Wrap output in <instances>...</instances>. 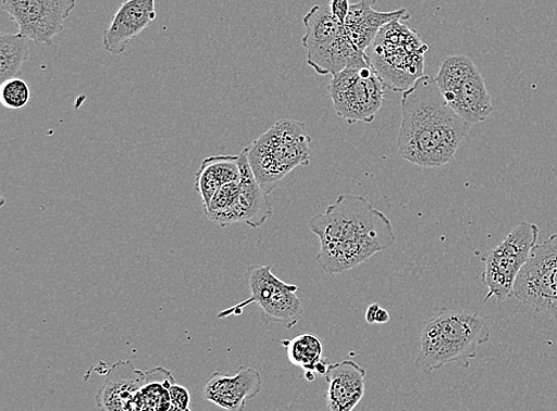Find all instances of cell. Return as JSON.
Returning a JSON list of instances; mask_svg holds the SVG:
<instances>
[{
  "label": "cell",
  "mask_w": 557,
  "mask_h": 411,
  "mask_svg": "<svg viewBox=\"0 0 557 411\" xmlns=\"http://www.w3.org/2000/svg\"><path fill=\"white\" fill-rule=\"evenodd\" d=\"M329 94L335 113L346 123H372L383 105L385 87L371 64H364L332 75Z\"/></svg>",
  "instance_id": "30bf717a"
},
{
  "label": "cell",
  "mask_w": 557,
  "mask_h": 411,
  "mask_svg": "<svg viewBox=\"0 0 557 411\" xmlns=\"http://www.w3.org/2000/svg\"><path fill=\"white\" fill-rule=\"evenodd\" d=\"M245 282L251 297L218 314L220 319L242 315L244 308L256 303L261 308L265 323H277L288 329L299 324L305 310L297 291L299 287L280 279L270 265H251L246 270Z\"/></svg>",
  "instance_id": "52a82bcc"
},
{
  "label": "cell",
  "mask_w": 557,
  "mask_h": 411,
  "mask_svg": "<svg viewBox=\"0 0 557 411\" xmlns=\"http://www.w3.org/2000/svg\"><path fill=\"white\" fill-rule=\"evenodd\" d=\"M325 377L330 411H352L366 395L367 370L355 361L330 364Z\"/></svg>",
  "instance_id": "e0dca14e"
},
{
  "label": "cell",
  "mask_w": 557,
  "mask_h": 411,
  "mask_svg": "<svg viewBox=\"0 0 557 411\" xmlns=\"http://www.w3.org/2000/svg\"><path fill=\"white\" fill-rule=\"evenodd\" d=\"M146 375L147 383L136 396L134 411H170V388L176 383L172 372L157 366L146 371Z\"/></svg>",
  "instance_id": "ffe728a7"
},
{
  "label": "cell",
  "mask_w": 557,
  "mask_h": 411,
  "mask_svg": "<svg viewBox=\"0 0 557 411\" xmlns=\"http://www.w3.org/2000/svg\"><path fill=\"white\" fill-rule=\"evenodd\" d=\"M409 411H413V410H409Z\"/></svg>",
  "instance_id": "f546056e"
},
{
  "label": "cell",
  "mask_w": 557,
  "mask_h": 411,
  "mask_svg": "<svg viewBox=\"0 0 557 411\" xmlns=\"http://www.w3.org/2000/svg\"><path fill=\"white\" fill-rule=\"evenodd\" d=\"M146 383V371L136 369L132 361L115 363L108 371L96 403L102 411H134L136 396Z\"/></svg>",
  "instance_id": "9a60e30c"
},
{
  "label": "cell",
  "mask_w": 557,
  "mask_h": 411,
  "mask_svg": "<svg viewBox=\"0 0 557 411\" xmlns=\"http://www.w3.org/2000/svg\"><path fill=\"white\" fill-rule=\"evenodd\" d=\"M540 227L533 223H521L498 246L484 257L483 284L491 298L505 301L513 297L515 284L521 270L529 261L531 251L537 246Z\"/></svg>",
  "instance_id": "9c48e42d"
},
{
  "label": "cell",
  "mask_w": 557,
  "mask_h": 411,
  "mask_svg": "<svg viewBox=\"0 0 557 411\" xmlns=\"http://www.w3.org/2000/svg\"><path fill=\"white\" fill-rule=\"evenodd\" d=\"M349 0H331V7L336 17L344 24L349 8Z\"/></svg>",
  "instance_id": "484cf974"
},
{
  "label": "cell",
  "mask_w": 557,
  "mask_h": 411,
  "mask_svg": "<svg viewBox=\"0 0 557 411\" xmlns=\"http://www.w3.org/2000/svg\"><path fill=\"white\" fill-rule=\"evenodd\" d=\"M75 5L76 0H4L3 10L16 24L18 34L35 45L51 46Z\"/></svg>",
  "instance_id": "7c38bea8"
},
{
  "label": "cell",
  "mask_w": 557,
  "mask_h": 411,
  "mask_svg": "<svg viewBox=\"0 0 557 411\" xmlns=\"http://www.w3.org/2000/svg\"><path fill=\"white\" fill-rule=\"evenodd\" d=\"M380 304L377 303H372L369 306L368 308V311H367V314H366V319L368 321V324L370 325H373L375 324L374 321H375V314H377L379 310H380Z\"/></svg>",
  "instance_id": "4316f807"
},
{
  "label": "cell",
  "mask_w": 557,
  "mask_h": 411,
  "mask_svg": "<svg viewBox=\"0 0 557 411\" xmlns=\"http://www.w3.org/2000/svg\"><path fill=\"white\" fill-rule=\"evenodd\" d=\"M404 21L386 24L367 50L371 67L385 89L400 94L424 75V54L430 49Z\"/></svg>",
  "instance_id": "277c9868"
},
{
  "label": "cell",
  "mask_w": 557,
  "mask_h": 411,
  "mask_svg": "<svg viewBox=\"0 0 557 411\" xmlns=\"http://www.w3.org/2000/svg\"><path fill=\"white\" fill-rule=\"evenodd\" d=\"M157 20V0H126L103 33L102 45L112 55L124 54L128 45Z\"/></svg>",
  "instance_id": "4fadbf2b"
},
{
  "label": "cell",
  "mask_w": 557,
  "mask_h": 411,
  "mask_svg": "<svg viewBox=\"0 0 557 411\" xmlns=\"http://www.w3.org/2000/svg\"><path fill=\"white\" fill-rule=\"evenodd\" d=\"M28 41L21 34H0V83L18 78L23 64L30 59Z\"/></svg>",
  "instance_id": "44dd1931"
},
{
  "label": "cell",
  "mask_w": 557,
  "mask_h": 411,
  "mask_svg": "<svg viewBox=\"0 0 557 411\" xmlns=\"http://www.w3.org/2000/svg\"><path fill=\"white\" fill-rule=\"evenodd\" d=\"M398 155L420 169H442L455 161L472 124L453 110L431 75L401 96Z\"/></svg>",
  "instance_id": "6da1fadb"
},
{
  "label": "cell",
  "mask_w": 557,
  "mask_h": 411,
  "mask_svg": "<svg viewBox=\"0 0 557 411\" xmlns=\"http://www.w3.org/2000/svg\"><path fill=\"white\" fill-rule=\"evenodd\" d=\"M518 301L557 319V234L531 251L513 289Z\"/></svg>",
  "instance_id": "8fae6325"
},
{
  "label": "cell",
  "mask_w": 557,
  "mask_h": 411,
  "mask_svg": "<svg viewBox=\"0 0 557 411\" xmlns=\"http://www.w3.org/2000/svg\"><path fill=\"white\" fill-rule=\"evenodd\" d=\"M491 331L478 314L442 308L421 332V348L414 366L434 372L447 364L469 369L478 348L490 340Z\"/></svg>",
  "instance_id": "7a4b0ae2"
},
{
  "label": "cell",
  "mask_w": 557,
  "mask_h": 411,
  "mask_svg": "<svg viewBox=\"0 0 557 411\" xmlns=\"http://www.w3.org/2000/svg\"><path fill=\"white\" fill-rule=\"evenodd\" d=\"M435 80L447 104L466 122L483 123L494 112L483 75L469 57H448Z\"/></svg>",
  "instance_id": "ba28073f"
},
{
  "label": "cell",
  "mask_w": 557,
  "mask_h": 411,
  "mask_svg": "<svg viewBox=\"0 0 557 411\" xmlns=\"http://www.w3.org/2000/svg\"><path fill=\"white\" fill-rule=\"evenodd\" d=\"M32 98L30 87L27 82L14 78L2 84L0 88V101L9 110H22L29 104Z\"/></svg>",
  "instance_id": "cb8c5ba5"
},
{
  "label": "cell",
  "mask_w": 557,
  "mask_h": 411,
  "mask_svg": "<svg viewBox=\"0 0 557 411\" xmlns=\"http://www.w3.org/2000/svg\"><path fill=\"white\" fill-rule=\"evenodd\" d=\"M172 397V407L170 411H191L190 409V394L177 383L173 384L170 388Z\"/></svg>",
  "instance_id": "d4e9b609"
},
{
  "label": "cell",
  "mask_w": 557,
  "mask_h": 411,
  "mask_svg": "<svg viewBox=\"0 0 557 411\" xmlns=\"http://www.w3.org/2000/svg\"><path fill=\"white\" fill-rule=\"evenodd\" d=\"M375 3L377 0H360V2L349 5L344 23L348 37L359 50L366 51V53L386 24L395 20L408 21L410 18L409 12L405 8L383 12L374 9Z\"/></svg>",
  "instance_id": "2e32d148"
},
{
  "label": "cell",
  "mask_w": 557,
  "mask_h": 411,
  "mask_svg": "<svg viewBox=\"0 0 557 411\" xmlns=\"http://www.w3.org/2000/svg\"><path fill=\"white\" fill-rule=\"evenodd\" d=\"M309 229L321 242L371 247L379 252L392 248L396 235L391 220L364 197L343 195L325 212L312 217Z\"/></svg>",
  "instance_id": "3957f363"
},
{
  "label": "cell",
  "mask_w": 557,
  "mask_h": 411,
  "mask_svg": "<svg viewBox=\"0 0 557 411\" xmlns=\"http://www.w3.org/2000/svg\"><path fill=\"white\" fill-rule=\"evenodd\" d=\"M262 383L253 368L240 366L235 376L215 372L205 384L203 398L226 411H244L246 402L261 393Z\"/></svg>",
  "instance_id": "5bb4252c"
},
{
  "label": "cell",
  "mask_w": 557,
  "mask_h": 411,
  "mask_svg": "<svg viewBox=\"0 0 557 411\" xmlns=\"http://www.w3.org/2000/svg\"><path fill=\"white\" fill-rule=\"evenodd\" d=\"M239 209L242 223L252 228H258L268 222L269 217L274 214V211H272L265 191L257 183L249 163L248 149L246 148L239 153Z\"/></svg>",
  "instance_id": "ac0fdd59"
},
{
  "label": "cell",
  "mask_w": 557,
  "mask_h": 411,
  "mask_svg": "<svg viewBox=\"0 0 557 411\" xmlns=\"http://www.w3.org/2000/svg\"><path fill=\"white\" fill-rule=\"evenodd\" d=\"M304 377L308 382H314L317 378V372L315 371H305Z\"/></svg>",
  "instance_id": "f1b7e54d"
},
{
  "label": "cell",
  "mask_w": 557,
  "mask_h": 411,
  "mask_svg": "<svg viewBox=\"0 0 557 411\" xmlns=\"http://www.w3.org/2000/svg\"><path fill=\"white\" fill-rule=\"evenodd\" d=\"M282 345L287 351L290 363L305 371H315L323 359L322 342L314 334H302L293 340H283Z\"/></svg>",
  "instance_id": "603a6c76"
},
{
  "label": "cell",
  "mask_w": 557,
  "mask_h": 411,
  "mask_svg": "<svg viewBox=\"0 0 557 411\" xmlns=\"http://www.w3.org/2000/svg\"><path fill=\"white\" fill-rule=\"evenodd\" d=\"M310 142L305 123L282 120L246 148L252 173L267 196L297 166L310 163Z\"/></svg>",
  "instance_id": "5b68a950"
},
{
  "label": "cell",
  "mask_w": 557,
  "mask_h": 411,
  "mask_svg": "<svg viewBox=\"0 0 557 411\" xmlns=\"http://www.w3.org/2000/svg\"><path fill=\"white\" fill-rule=\"evenodd\" d=\"M304 25L307 63L318 74L335 75L349 67L370 64L366 51L359 50L348 37L331 4L312 8L305 16Z\"/></svg>",
  "instance_id": "8992f818"
},
{
  "label": "cell",
  "mask_w": 557,
  "mask_h": 411,
  "mask_svg": "<svg viewBox=\"0 0 557 411\" xmlns=\"http://www.w3.org/2000/svg\"><path fill=\"white\" fill-rule=\"evenodd\" d=\"M391 321V314L384 308L380 307L377 314H375V324H386Z\"/></svg>",
  "instance_id": "83f0119b"
},
{
  "label": "cell",
  "mask_w": 557,
  "mask_h": 411,
  "mask_svg": "<svg viewBox=\"0 0 557 411\" xmlns=\"http://www.w3.org/2000/svg\"><path fill=\"white\" fill-rule=\"evenodd\" d=\"M239 155H220L203 160L197 173V190L205 210L215 192L227 184L239 182Z\"/></svg>",
  "instance_id": "d6986e66"
},
{
  "label": "cell",
  "mask_w": 557,
  "mask_h": 411,
  "mask_svg": "<svg viewBox=\"0 0 557 411\" xmlns=\"http://www.w3.org/2000/svg\"><path fill=\"white\" fill-rule=\"evenodd\" d=\"M239 196V182L220 188L212 198L209 208L205 210L207 217L222 227L242 223Z\"/></svg>",
  "instance_id": "7402d4cb"
}]
</instances>
